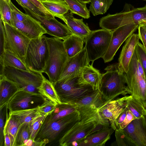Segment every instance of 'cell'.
<instances>
[{
    "mask_svg": "<svg viewBox=\"0 0 146 146\" xmlns=\"http://www.w3.org/2000/svg\"><path fill=\"white\" fill-rule=\"evenodd\" d=\"M102 74L99 71L90 64L84 68L80 79L81 83L90 86L94 90L98 89Z\"/></svg>",
    "mask_w": 146,
    "mask_h": 146,
    "instance_id": "obj_23",
    "label": "cell"
},
{
    "mask_svg": "<svg viewBox=\"0 0 146 146\" xmlns=\"http://www.w3.org/2000/svg\"><path fill=\"white\" fill-rule=\"evenodd\" d=\"M112 32L104 29L92 31L87 38L84 47L89 61L92 64L104 56L110 44Z\"/></svg>",
    "mask_w": 146,
    "mask_h": 146,
    "instance_id": "obj_9",
    "label": "cell"
},
{
    "mask_svg": "<svg viewBox=\"0 0 146 146\" xmlns=\"http://www.w3.org/2000/svg\"><path fill=\"white\" fill-rule=\"evenodd\" d=\"M81 119L59 141L60 146H77V143L90 135L97 124L100 122H109L104 119L93 107H78Z\"/></svg>",
    "mask_w": 146,
    "mask_h": 146,
    "instance_id": "obj_1",
    "label": "cell"
},
{
    "mask_svg": "<svg viewBox=\"0 0 146 146\" xmlns=\"http://www.w3.org/2000/svg\"><path fill=\"white\" fill-rule=\"evenodd\" d=\"M136 119V117L129 110L127 111V114L124 121L118 125L119 129H123L129 125L133 120Z\"/></svg>",
    "mask_w": 146,
    "mask_h": 146,
    "instance_id": "obj_45",
    "label": "cell"
},
{
    "mask_svg": "<svg viewBox=\"0 0 146 146\" xmlns=\"http://www.w3.org/2000/svg\"><path fill=\"white\" fill-rule=\"evenodd\" d=\"M14 27L30 39L38 38L46 32L40 23L30 17L29 19L20 22L13 19Z\"/></svg>",
    "mask_w": 146,
    "mask_h": 146,
    "instance_id": "obj_19",
    "label": "cell"
},
{
    "mask_svg": "<svg viewBox=\"0 0 146 146\" xmlns=\"http://www.w3.org/2000/svg\"><path fill=\"white\" fill-rule=\"evenodd\" d=\"M64 22L72 34L82 38L85 42L92 31L88 26L84 23L83 19L75 18L73 13L70 11L64 14Z\"/></svg>",
    "mask_w": 146,
    "mask_h": 146,
    "instance_id": "obj_20",
    "label": "cell"
},
{
    "mask_svg": "<svg viewBox=\"0 0 146 146\" xmlns=\"http://www.w3.org/2000/svg\"><path fill=\"white\" fill-rule=\"evenodd\" d=\"M78 106L74 104L61 103L56 105L54 110L47 114L43 123H48L64 117L78 110Z\"/></svg>",
    "mask_w": 146,
    "mask_h": 146,
    "instance_id": "obj_24",
    "label": "cell"
},
{
    "mask_svg": "<svg viewBox=\"0 0 146 146\" xmlns=\"http://www.w3.org/2000/svg\"><path fill=\"white\" fill-rule=\"evenodd\" d=\"M49 142V141L46 139H44L40 141L29 139L25 142L23 146H44L48 144Z\"/></svg>",
    "mask_w": 146,
    "mask_h": 146,
    "instance_id": "obj_47",
    "label": "cell"
},
{
    "mask_svg": "<svg viewBox=\"0 0 146 146\" xmlns=\"http://www.w3.org/2000/svg\"><path fill=\"white\" fill-rule=\"evenodd\" d=\"M139 23L142 24L143 25V26H144L146 30V21H142L140 22L139 23Z\"/></svg>",
    "mask_w": 146,
    "mask_h": 146,
    "instance_id": "obj_52",
    "label": "cell"
},
{
    "mask_svg": "<svg viewBox=\"0 0 146 146\" xmlns=\"http://www.w3.org/2000/svg\"><path fill=\"white\" fill-rule=\"evenodd\" d=\"M22 7H25L36 14L44 17H48L44 13L39 9L29 0H16Z\"/></svg>",
    "mask_w": 146,
    "mask_h": 146,
    "instance_id": "obj_41",
    "label": "cell"
},
{
    "mask_svg": "<svg viewBox=\"0 0 146 146\" xmlns=\"http://www.w3.org/2000/svg\"><path fill=\"white\" fill-rule=\"evenodd\" d=\"M0 56L3 54L5 51L4 46L5 40V30L4 23L2 20L0 19Z\"/></svg>",
    "mask_w": 146,
    "mask_h": 146,
    "instance_id": "obj_44",
    "label": "cell"
},
{
    "mask_svg": "<svg viewBox=\"0 0 146 146\" xmlns=\"http://www.w3.org/2000/svg\"><path fill=\"white\" fill-rule=\"evenodd\" d=\"M3 23L5 30V51L15 56L25 64L27 48L31 39L15 27Z\"/></svg>",
    "mask_w": 146,
    "mask_h": 146,
    "instance_id": "obj_10",
    "label": "cell"
},
{
    "mask_svg": "<svg viewBox=\"0 0 146 146\" xmlns=\"http://www.w3.org/2000/svg\"><path fill=\"white\" fill-rule=\"evenodd\" d=\"M81 75L52 83L62 103H74L95 91L90 86L80 83Z\"/></svg>",
    "mask_w": 146,
    "mask_h": 146,
    "instance_id": "obj_7",
    "label": "cell"
},
{
    "mask_svg": "<svg viewBox=\"0 0 146 146\" xmlns=\"http://www.w3.org/2000/svg\"><path fill=\"white\" fill-rule=\"evenodd\" d=\"M137 59L134 52L129 68L125 73L126 84L130 94L141 103L146 108V76L143 77L137 67Z\"/></svg>",
    "mask_w": 146,
    "mask_h": 146,
    "instance_id": "obj_11",
    "label": "cell"
},
{
    "mask_svg": "<svg viewBox=\"0 0 146 146\" xmlns=\"http://www.w3.org/2000/svg\"><path fill=\"white\" fill-rule=\"evenodd\" d=\"M68 5L69 10L73 13L77 14L84 19L90 17V11L86 7V3L77 0H64Z\"/></svg>",
    "mask_w": 146,
    "mask_h": 146,
    "instance_id": "obj_31",
    "label": "cell"
},
{
    "mask_svg": "<svg viewBox=\"0 0 146 146\" xmlns=\"http://www.w3.org/2000/svg\"><path fill=\"white\" fill-rule=\"evenodd\" d=\"M47 114L41 113L29 123L30 139L35 140L36 135Z\"/></svg>",
    "mask_w": 146,
    "mask_h": 146,
    "instance_id": "obj_38",
    "label": "cell"
},
{
    "mask_svg": "<svg viewBox=\"0 0 146 146\" xmlns=\"http://www.w3.org/2000/svg\"><path fill=\"white\" fill-rule=\"evenodd\" d=\"M23 8L26 14L40 23L46 31V34L63 40L73 34L66 25L59 22L54 17H44L36 14L25 7Z\"/></svg>",
    "mask_w": 146,
    "mask_h": 146,
    "instance_id": "obj_13",
    "label": "cell"
},
{
    "mask_svg": "<svg viewBox=\"0 0 146 146\" xmlns=\"http://www.w3.org/2000/svg\"><path fill=\"white\" fill-rule=\"evenodd\" d=\"M38 92L48 100L52 101L56 104H61L53 85L49 80L44 76L42 82L38 88Z\"/></svg>",
    "mask_w": 146,
    "mask_h": 146,
    "instance_id": "obj_28",
    "label": "cell"
},
{
    "mask_svg": "<svg viewBox=\"0 0 146 146\" xmlns=\"http://www.w3.org/2000/svg\"><path fill=\"white\" fill-rule=\"evenodd\" d=\"M137 64L138 68L140 73L143 77L145 78L146 74L145 73L141 63L138 59Z\"/></svg>",
    "mask_w": 146,
    "mask_h": 146,
    "instance_id": "obj_50",
    "label": "cell"
},
{
    "mask_svg": "<svg viewBox=\"0 0 146 146\" xmlns=\"http://www.w3.org/2000/svg\"><path fill=\"white\" fill-rule=\"evenodd\" d=\"M90 62L84 47L77 54L68 58L58 81L67 80L81 74L84 67L90 64Z\"/></svg>",
    "mask_w": 146,
    "mask_h": 146,
    "instance_id": "obj_15",
    "label": "cell"
},
{
    "mask_svg": "<svg viewBox=\"0 0 146 146\" xmlns=\"http://www.w3.org/2000/svg\"><path fill=\"white\" fill-rule=\"evenodd\" d=\"M29 0L48 17L52 18L54 17L44 7L40 1L38 0Z\"/></svg>",
    "mask_w": 146,
    "mask_h": 146,
    "instance_id": "obj_46",
    "label": "cell"
},
{
    "mask_svg": "<svg viewBox=\"0 0 146 146\" xmlns=\"http://www.w3.org/2000/svg\"><path fill=\"white\" fill-rule=\"evenodd\" d=\"M41 113L38 107L33 109L9 112V113L16 117L21 124L29 123L34 118Z\"/></svg>",
    "mask_w": 146,
    "mask_h": 146,
    "instance_id": "obj_32",
    "label": "cell"
},
{
    "mask_svg": "<svg viewBox=\"0 0 146 146\" xmlns=\"http://www.w3.org/2000/svg\"><path fill=\"white\" fill-rule=\"evenodd\" d=\"M115 136L116 140L111 143V146H135L127 134L122 129H116Z\"/></svg>",
    "mask_w": 146,
    "mask_h": 146,
    "instance_id": "obj_35",
    "label": "cell"
},
{
    "mask_svg": "<svg viewBox=\"0 0 146 146\" xmlns=\"http://www.w3.org/2000/svg\"><path fill=\"white\" fill-rule=\"evenodd\" d=\"M46 9L54 17H57L64 21V15L69 10L64 0H47L41 1Z\"/></svg>",
    "mask_w": 146,
    "mask_h": 146,
    "instance_id": "obj_25",
    "label": "cell"
},
{
    "mask_svg": "<svg viewBox=\"0 0 146 146\" xmlns=\"http://www.w3.org/2000/svg\"><path fill=\"white\" fill-rule=\"evenodd\" d=\"M143 117L146 123V113L143 116Z\"/></svg>",
    "mask_w": 146,
    "mask_h": 146,
    "instance_id": "obj_53",
    "label": "cell"
},
{
    "mask_svg": "<svg viewBox=\"0 0 146 146\" xmlns=\"http://www.w3.org/2000/svg\"><path fill=\"white\" fill-rule=\"evenodd\" d=\"M131 96H124L106 102L98 109V111L104 119L108 120L111 127L115 130L117 129L115 121L124 108Z\"/></svg>",
    "mask_w": 146,
    "mask_h": 146,
    "instance_id": "obj_16",
    "label": "cell"
},
{
    "mask_svg": "<svg viewBox=\"0 0 146 146\" xmlns=\"http://www.w3.org/2000/svg\"><path fill=\"white\" fill-rule=\"evenodd\" d=\"M30 139L29 123L22 124L16 137L15 146H23L25 142Z\"/></svg>",
    "mask_w": 146,
    "mask_h": 146,
    "instance_id": "obj_36",
    "label": "cell"
},
{
    "mask_svg": "<svg viewBox=\"0 0 146 146\" xmlns=\"http://www.w3.org/2000/svg\"><path fill=\"white\" fill-rule=\"evenodd\" d=\"M143 45L144 47V48L145 50V51L146 52V43L143 44Z\"/></svg>",
    "mask_w": 146,
    "mask_h": 146,
    "instance_id": "obj_54",
    "label": "cell"
},
{
    "mask_svg": "<svg viewBox=\"0 0 146 146\" xmlns=\"http://www.w3.org/2000/svg\"><path fill=\"white\" fill-rule=\"evenodd\" d=\"M80 119V113L77 110L60 119L43 123L35 141L46 139L49 141L48 144H58L60 139Z\"/></svg>",
    "mask_w": 146,
    "mask_h": 146,
    "instance_id": "obj_3",
    "label": "cell"
},
{
    "mask_svg": "<svg viewBox=\"0 0 146 146\" xmlns=\"http://www.w3.org/2000/svg\"><path fill=\"white\" fill-rule=\"evenodd\" d=\"M8 79L14 82L20 90L35 94H40L38 88L43 80L42 73L28 72L10 66L4 67L0 72Z\"/></svg>",
    "mask_w": 146,
    "mask_h": 146,
    "instance_id": "obj_8",
    "label": "cell"
},
{
    "mask_svg": "<svg viewBox=\"0 0 146 146\" xmlns=\"http://www.w3.org/2000/svg\"><path fill=\"white\" fill-rule=\"evenodd\" d=\"M139 39L138 34L133 33L126 40L118 59V67L121 72L126 73L128 71L135 47Z\"/></svg>",
    "mask_w": 146,
    "mask_h": 146,
    "instance_id": "obj_18",
    "label": "cell"
},
{
    "mask_svg": "<svg viewBox=\"0 0 146 146\" xmlns=\"http://www.w3.org/2000/svg\"><path fill=\"white\" fill-rule=\"evenodd\" d=\"M106 102V100L97 90L72 104L78 107H93L98 109Z\"/></svg>",
    "mask_w": 146,
    "mask_h": 146,
    "instance_id": "obj_26",
    "label": "cell"
},
{
    "mask_svg": "<svg viewBox=\"0 0 146 146\" xmlns=\"http://www.w3.org/2000/svg\"><path fill=\"white\" fill-rule=\"evenodd\" d=\"M139 25L132 23L120 27L112 31L108 50L102 57L105 63L111 61L117 50L126 39L138 28Z\"/></svg>",
    "mask_w": 146,
    "mask_h": 146,
    "instance_id": "obj_14",
    "label": "cell"
},
{
    "mask_svg": "<svg viewBox=\"0 0 146 146\" xmlns=\"http://www.w3.org/2000/svg\"><path fill=\"white\" fill-rule=\"evenodd\" d=\"M102 74L98 90L107 102L121 95L130 94L126 84L125 73L121 72L118 63L108 66Z\"/></svg>",
    "mask_w": 146,
    "mask_h": 146,
    "instance_id": "obj_2",
    "label": "cell"
},
{
    "mask_svg": "<svg viewBox=\"0 0 146 146\" xmlns=\"http://www.w3.org/2000/svg\"><path fill=\"white\" fill-rule=\"evenodd\" d=\"M78 1L85 3H88L90 2L91 0H77Z\"/></svg>",
    "mask_w": 146,
    "mask_h": 146,
    "instance_id": "obj_51",
    "label": "cell"
},
{
    "mask_svg": "<svg viewBox=\"0 0 146 146\" xmlns=\"http://www.w3.org/2000/svg\"><path fill=\"white\" fill-rule=\"evenodd\" d=\"M9 4L12 11L13 19L16 21L23 22L30 19V17L27 14H25L19 10L12 3L11 1Z\"/></svg>",
    "mask_w": 146,
    "mask_h": 146,
    "instance_id": "obj_42",
    "label": "cell"
},
{
    "mask_svg": "<svg viewBox=\"0 0 146 146\" xmlns=\"http://www.w3.org/2000/svg\"><path fill=\"white\" fill-rule=\"evenodd\" d=\"M56 104L48 100L38 107L40 112L44 114L50 113L54 109Z\"/></svg>",
    "mask_w": 146,
    "mask_h": 146,
    "instance_id": "obj_43",
    "label": "cell"
},
{
    "mask_svg": "<svg viewBox=\"0 0 146 146\" xmlns=\"http://www.w3.org/2000/svg\"><path fill=\"white\" fill-rule=\"evenodd\" d=\"M5 1H6L7 3L9 4L10 1H11V0H4Z\"/></svg>",
    "mask_w": 146,
    "mask_h": 146,
    "instance_id": "obj_55",
    "label": "cell"
},
{
    "mask_svg": "<svg viewBox=\"0 0 146 146\" xmlns=\"http://www.w3.org/2000/svg\"><path fill=\"white\" fill-rule=\"evenodd\" d=\"M122 129L135 146H146V123L143 117L133 120Z\"/></svg>",
    "mask_w": 146,
    "mask_h": 146,
    "instance_id": "obj_17",
    "label": "cell"
},
{
    "mask_svg": "<svg viewBox=\"0 0 146 146\" xmlns=\"http://www.w3.org/2000/svg\"><path fill=\"white\" fill-rule=\"evenodd\" d=\"M8 109L7 104L0 108V146H4V130L8 115Z\"/></svg>",
    "mask_w": 146,
    "mask_h": 146,
    "instance_id": "obj_39",
    "label": "cell"
},
{
    "mask_svg": "<svg viewBox=\"0 0 146 146\" xmlns=\"http://www.w3.org/2000/svg\"><path fill=\"white\" fill-rule=\"evenodd\" d=\"M48 99L40 94L24 90L17 92L7 103L9 112L38 107Z\"/></svg>",
    "mask_w": 146,
    "mask_h": 146,
    "instance_id": "obj_12",
    "label": "cell"
},
{
    "mask_svg": "<svg viewBox=\"0 0 146 146\" xmlns=\"http://www.w3.org/2000/svg\"><path fill=\"white\" fill-rule=\"evenodd\" d=\"M49 57L44 73L53 84L57 82L68 58L61 39L54 37H48Z\"/></svg>",
    "mask_w": 146,
    "mask_h": 146,
    "instance_id": "obj_6",
    "label": "cell"
},
{
    "mask_svg": "<svg viewBox=\"0 0 146 146\" xmlns=\"http://www.w3.org/2000/svg\"><path fill=\"white\" fill-rule=\"evenodd\" d=\"M39 0L40 1H46V0Z\"/></svg>",
    "mask_w": 146,
    "mask_h": 146,
    "instance_id": "obj_56",
    "label": "cell"
},
{
    "mask_svg": "<svg viewBox=\"0 0 146 146\" xmlns=\"http://www.w3.org/2000/svg\"><path fill=\"white\" fill-rule=\"evenodd\" d=\"M146 21V5L144 7L135 8L131 5L125 4L123 10L113 15L108 14L100 19V27L112 31L117 28L132 23Z\"/></svg>",
    "mask_w": 146,
    "mask_h": 146,
    "instance_id": "obj_4",
    "label": "cell"
},
{
    "mask_svg": "<svg viewBox=\"0 0 146 146\" xmlns=\"http://www.w3.org/2000/svg\"><path fill=\"white\" fill-rule=\"evenodd\" d=\"M127 110H128V109L126 106L116 119L115 121V124L117 127L116 129H119L118 125L122 123L124 120L126 115L127 111Z\"/></svg>",
    "mask_w": 146,
    "mask_h": 146,
    "instance_id": "obj_49",
    "label": "cell"
},
{
    "mask_svg": "<svg viewBox=\"0 0 146 146\" xmlns=\"http://www.w3.org/2000/svg\"><path fill=\"white\" fill-rule=\"evenodd\" d=\"M115 130L106 127L88 135L77 143L79 146H104Z\"/></svg>",
    "mask_w": 146,
    "mask_h": 146,
    "instance_id": "obj_21",
    "label": "cell"
},
{
    "mask_svg": "<svg viewBox=\"0 0 146 146\" xmlns=\"http://www.w3.org/2000/svg\"><path fill=\"white\" fill-rule=\"evenodd\" d=\"M135 52L137 59L140 61L146 74V52L143 45L139 41L135 47Z\"/></svg>",
    "mask_w": 146,
    "mask_h": 146,
    "instance_id": "obj_40",
    "label": "cell"
},
{
    "mask_svg": "<svg viewBox=\"0 0 146 146\" xmlns=\"http://www.w3.org/2000/svg\"><path fill=\"white\" fill-rule=\"evenodd\" d=\"M84 40L78 36L72 34L63 41L64 48L68 58L77 54L84 48Z\"/></svg>",
    "mask_w": 146,
    "mask_h": 146,
    "instance_id": "obj_27",
    "label": "cell"
},
{
    "mask_svg": "<svg viewBox=\"0 0 146 146\" xmlns=\"http://www.w3.org/2000/svg\"><path fill=\"white\" fill-rule=\"evenodd\" d=\"M113 0H91L89 11L94 16L105 14Z\"/></svg>",
    "mask_w": 146,
    "mask_h": 146,
    "instance_id": "obj_33",
    "label": "cell"
},
{
    "mask_svg": "<svg viewBox=\"0 0 146 146\" xmlns=\"http://www.w3.org/2000/svg\"><path fill=\"white\" fill-rule=\"evenodd\" d=\"M138 35L143 44L146 43V30L143 25L139 23L138 27Z\"/></svg>",
    "mask_w": 146,
    "mask_h": 146,
    "instance_id": "obj_48",
    "label": "cell"
},
{
    "mask_svg": "<svg viewBox=\"0 0 146 146\" xmlns=\"http://www.w3.org/2000/svg\"><path fill=\"white\" fill-rule=\"evenodd\" d=\"M19 90L14 82L0 75V108L7 104Z\"/></svg>",
    "mask_w": 146,
    "mask_h": 146,
    "instance_id": "obj_22",
    "label": "cell"
},
{
    "mask_svg": "<svg viewBox=\"0 0 146 146\" xmlns=\"http://www.w3.org/2000/svg\"><path fill=\"white\" fill-rule=\"evenodd\" d=\"M126 107L136 119L143 117L146 113V108L141 103L132 96L127 101Z\"/></svg>",
    "mask_w": 146,
    "mask_h": 146,
    "instance_id": "obj_34",
    "label": "cell"
},
{
    "mask_svg": "<svg viewBox=\"0 0 146 146\" xmlns=\"http://www.w3.org/2000/svg\"><path fill=\"white\" fill-rule=\"evenodd\" d=\"M21 124L15 116L9 113L7 117L4 130V134H8L15 144L16 137Z\"/></svg>",
    "mask_w": 146,
    "mask_h": 146,
    "instance_id": "obj_30",
    "label": "cell"
},
{
    "mask_svg": "<svg viewBox=\"0 0 146 146\" xmlns=\"http://www.w3.org/2000/svg\"><path fill=\"white\" fill-rule=\"evenodd\" d=\"M0 66L3 67L10 66L23 70L31 72L19 59L6 51H5L3 55L0 56Z\"/></svg>",
    "mask_w": 146,
    "mask_h": 146,
    "instance_id": "obj_29",
    "label": "cell"
},
{
    "mask_svg": "<svg viewBox=\"0 0 146 146\" xmlns=\"http://www.w3.org/2000/svg\"><path fill=\"white\" fill-rule=\"evenodd\" d=\"M49 57L47 37L44 35L31 40L28 46L24 63L31 71L44 73Z\"/></svg>",
    "mask_w": 146,
    "mask_h": 146,
    "instance_id": "obj_5",
    "label": "cell"
},
{
    "mask_svg": "<svg viewBox=\"0 0 146 146\" xmlns=\"http://www.w3.org/2000/svg\"><path fill=\"white\" fill-rule=\"evenodd\" d=\"M0 19L3 23L14 27L12 10L9 3L4 0H0Z\"/></svg>",
    "mask_w": 146,
    "mask_h": 146,
    "instance_id": "obj_37",
    "label": "cell"
},
{
    "mask_svg": "<svg viewBox=\"0 0 146 146\" xmlns=\"http://www.w3.org/2000/svg\"><path fill=\"white\" fill-rule=\"evenodd\" d=\"M144 1H146V0H143Z\"/></svg>",
    "mask_w": 146,
    "mask_h": 146,
    "instance_id": "obj_57",
    "label": "cell"
}]
</instances>
